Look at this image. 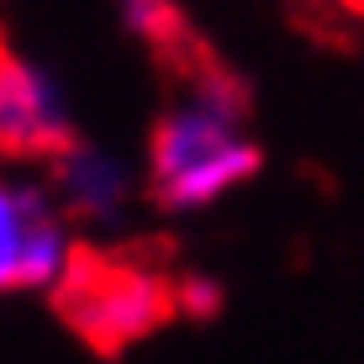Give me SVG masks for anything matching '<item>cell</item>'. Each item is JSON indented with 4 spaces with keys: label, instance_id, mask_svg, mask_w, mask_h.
I'll return each mask as SVG.
<instances>
[{
    "label": "cell",
    "instance_id": "6da1fadb",
    "mask_svg": "<svg viewBox=\"0 0 364 364\" xmlns=\"http://www.w3.org/2000/svg\"><path fill=\"white\" fill-rule=\"evenodd\" d=\"M264 169V148L248 127V95L232 74L200 69L148 137L143 191L159 211H206L243 191Z\"/></svg>",
    "mask_w": 364,
    "mask_h": 364
},
{
    "label": "cell",
    "instance_id": "7a4b0ae2",
    "mask_svg": "<svg viewBox=\"0 0 364 364\" xmlns=\"http://www.w3.org/2000/svg\"><path fill=\"white\" fill-rule=\"evenodd\" d=\"M58 311L95 354H122V348L154 338L164 322L180 311L174 285L159 280L143 264H122V259H95L80 254L69 280L53 291Z\"/></svg>",
    "mask_w": 364,
    "mask_h": 364
},
{
    "label": "cell",
    "instance_id": "3957f363",
    "mask_svg": "<svg viewBox=\"0 0 364 364\" xmlns=\"http://www.w3.org/2000/svg\"><path fill=\"white\" fill-rule=\"evenodd\" d=\"M74 248L69 217L58 211L53 191L43 185H16L0 180V296L11 291H48L69 280Z\"/></svg>",
    "mask_w": 364,
    "mask_h": 364
},
{
    "label": "cell",
    "instance_id": "277c9868",
    "mask_svg": "<svg viewBox=\"0 0 364 364\" xmlns=\"http://www.w3.org/2000/svg\"><path fill=\"white\" fill-rule=\"evenodd\" d=\"M74 143L69 100L43 64L0 48V154L58 159Z\"/></svg>",
    "mask_w": 364,
    "mask_h": 364
},
{
    "label": "cell",
    "instance_id": "5b68a950",
    "mask_svg": "<svg viewBox=\"0 0 364 364\" xmlns=\"http://www.w3.org/2000/svg\"><path fill=\"white\" fill-rule=\"evenodd\" d=\"M48 164H53V200H58L64 217L100 222V228H106V222H122V211H127V200H132V174L117 154L74 137L64 154L48 159Z\"/></svg>",
    "mask_w": 364,
    "mask_h": 364
},
{
    "label": "cell",
    "instance_id": "8992f818",
    "mask_svg": "<svg viewBox=\"0 0 364 364\" xmlns=\"http://www.w3.org/2000/svg\"><path fill=\"white\" fill-rule=\"evenodd\" d=\"M117 16L132 37H143L159 53H185L191 48V32H185V16L174 0H117Z\"/></svg>",
    "mask_w": 364,
    "mask_h": 364
},
{
    "label": "cell",
    "instance_id": "52a82bcc",
    "mask_svg": "<svg viewBox=\"0 0 364 364\" xmlns=\"http://www.w3.org/2000/svg\"><path fill=\"white\" fill-rule=\"evenodd\" d=\"M174 301H180L185 317H217L222 311V291H217V280H206V274H185V280L174 285Z\"/></svg>",
    "mask_w": 364,
    "mask_h": 364
}]
</instances>
